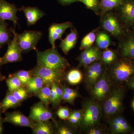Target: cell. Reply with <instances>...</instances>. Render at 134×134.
Here are the masks:
<instances>
[{
    "instance_id": "db71d44e",
    "label": "cell",
    "mask_w": 134,
    "mask_h": 134,
    "mask_svg": "<svg viewBox=\"0 0 134 134\" xmlns=\"http://www.w3.org/2000/svg\"><path fill=\"white\" fill-rule=\"evenodd\" d=\"M132 134H134V131H133V132H132Z\"/></svg>"
},
{
    "instance_id": "7402d4cb",
    "label": "cell",
    "mask_w": 134,
    "mask_h": 134,
    "mask_svg": "<svg viewBox=\"0 0 134 134\" xmlns=\"http://www.w3.org/2000/svg\"><path fill=\"white\" fill-rule=\"evenodd\" d=\"M8 25L5 20H0V49L11 40V31L8 28Z\"/></svg>"
},
{
    "instance_id": "681fc988",
    "label": "cell",
    "mask_w": 134,
    "mask_h": 134,
    "mask_svg": "<svg viewBox=\"0 0 134 134\" xmlns=\"http://www.w3.org/2000/svg\"><path fill=\"white\" fill-rule=\"evenodd\" d=\"M6 78V76H5L1 74V72H0V82L2 81H3L4 79Z\"/></svg>"
},
{
    "instance_id": "7dc6e473",
    "label": "cell",
    "mask_w": 134,
    "mask_h": 134,
    "mask_svg": "<svg viewBox=\"0 0 134 134\" xmlns=\"http://www.w3.org/2000/svg\"><path fill=\"white\" fill-rule=\"evenodd\" d=\"M68 121L70 123H71L72 125L76 126L79 124L80 121L74 117H72L71 115H70L68 119Z\"/></svg>"
},
{
    "instance_id": "8d00e7d4",
    "label": "cell",
    "mask_w": 134,
    "mask_h": 134,
    "mask_svg": "<svg viewBox=\"0 0 134 134\" xmlns=\"http://www.w3.org/2000/svg\"><path fill=\"white\" fill-rule=\"evenodd\" d=\"M109 125L111 132L113 134H122V131L119 125L109 120Z\"/></svg>"
},
{
    "instance_id": "ee69618b",
    "label": "cell",
    "mask_w": 134,
    "mask_h": 134,
    "mask_svg": "<svg viewBox=\"0 0 134 134\" xmlns=\"http://www.w3.org/2000/svg\"><path fill=\"white\" fill-rule=\"evenodd\" d=\"M70 115L74 117L80 121L82 117V110H74L70 113Z\"/></svg>"
},
{
    "instance_id": "d4e9b609",
    "label": "cell",
    "mask_w": 134,
    "mask_h": 134,
    "mask_svg": "<svg viewBox=\"0 0 134 134\" xmlns=\"http://www.w3.org/2000/svg\"><path fill=\"white\" fill-rule=\"evenodd\" d=\"M111 121L119 125L120 127L122 134L126 133L131 130L132 128L130 125L123 116L119 115H116L110 119Z\"/></svg>"
},
{
    "instance_id": "bcb514c9",
    "label": "cell",
    "mask_w": 134,
    "mask_h": 134,
    "mask_svg": "<svg viewBox=\"0 0 134 134\" xmlns=\"http://www.w3.org/2000/svg\"><path fill=\"white\" fill-rule=\"evenodd\" d=\"M58 2L61 5H67L72 4L73 3L80 2V0H58Z\"/></svg>"
},
{
    "instance_id": "d590c367",
    "label": "cell",
    "mask_w": 134,
    "mask_h": 134,
    "mask_svg": "<svg viewBox=\"0 0 134 134\" xmlns=\"http://www.w3.org/2000/svg\"><path fill=\"white\" fill-rule=\"evenodd\" d=\"M56 113L59 118L64 120H68L70 114L69 109L66 107H60Z\"/></svg>"
},
{
    "instance_id": "1f68e13d",
    "label": "cell",
    "mask_w": 134,
    "mask_h": 134,
    "mask_svg": "<svg viewBox=\"0 0 134 134\" xmlns=\"http://www.w3.org/2000/svg\"><path fill=\"white\" fill-rule=\"evenodd\" d=\"M101 56V53L99 48H98L96 52L92 54L90 56H89L88 58L83 60L82 62L79 63L78 67H81L82 66L86 67L97 61L100 60Z\"/></svg>"
},
{
    "instance_id": "e0dca14e",
    "label": "cell",
    "mask_w": 134,
    "mask_h": 134,
    "mask_svg": "<svg viewBox=\"0 0 134 134\" xmlns=\"http://www.w3.org/2000/svg\"><path fill=\"white\" fill-rule=\"evenodd\" d=\"M18 10L23 11L27 21V25H34L45 15V13L37 7L23 6Z\"/></svg>"
},
{
    "instance_id": "ba28073f",
    "label": "cell",
    "mask_w": 134,
    "mask_h": 134,
    "mask_svg": "<svg viewBox=\"0 0 134 134\" xmlns=\"http://www.w3.org/2000/svg\"><path fill=\"white\" fill-rule=\"evenodd\" d=\"M10 29L14 36L12 40L8 44L6 53L3 57L1 58L2 65L10 63L18 62L23 59L21 50L17 40L16 33L14 29L10 28Z\"/></svg>"
},
{
    "instance_id": "3957f363",
    "label": "cell",
    "mask_w": 134,
    "mask_h": 134,
    "mask_svg": "<svg viewBox=\"0 0 134 134\" xmlns=\"http://www.w3.org/2000/svg\"><path fill=\"white\" fill-rule=\"evenodd\" d=\"M82 117L79 122L82 129L88 130L91 127L98 125L101 119V108L96 100L89 99L82 105Z\"/></svg>"
},
{
    "instance_id": "ac0fdd59",
    "label": "cell",
    "mask_w": 134,
    "mask_h": 134,
    "mask_svg": "<svg viewBox=\"0 0 134 134\" xmlns=\"http://www.w3.org/2000/svg\"><path fill=\"white\" fill-rule=\"evenodd\" d=\"M77 32L75 29L71 30L69 34L64 39L62 40L59 47L66 55L75 47L77 40Z\"/></svg>"
},
{
    "instance_id": "44dd1931",
    "label": "cell",
    "mask_w": 134,
    "mask_h": 134,
    "mask_svg": "<svg viewBox=\"0 0 134 134\" xmlns=\"http://www.w3.org/2000/svg\"><path fill=\"white\" fill-rule=\"evenodd\" d=\"M32 133L34 134H52L54 130L49 120L38 121L32 129Z\"/></svg>"
},
{
    "instance_id": "8fae6325",
    "label": "cell",
    "mask_w": 134,
    "mask_h": 134,
    "mask_svg": "<svg viewBox=\"0 0 134 134\" xmlns=\"http://www.w3.org/2000/svg\"><path fill=\"white\" fill-rule=\"evenodd\" d=\"M117 8L123 23L128 27L134 26V0H123Z\"/></svg>"
},
{
    "instance_id": "7a4b0ae2",
    "label": "cell",
    "mask_w": 134,
    "mask_h": 134,
    "mask_svg": "<svg viewBox=\"0 0 134 134\" xmlns=\"http://www.w3.org/2000/svg\"><path fill=\"white\" fill-rule=\"evenodd\" d=\"M125 94V90L122 86H118L111 89L103 105V113L106 118L110 119L122 111Z\"/></svg>"
},
{
    "instance_id": "f907efd6",
    "label": "cell",
    "mask_w": 134,
    "mask_h": 134,
    "mask_svg": "<svg viewBox=\"0 0 134 134\" xmlns=\"http://www.w3.org/2000/svg\"><path fill=\"white\" fill-rule=\"evenodd\" d=\"M1 112H2V111L1 104V102H0V116H1Z\"/></svg>"
},
{
    "instance_id": "5bb4252c",
    "label": "cell",
    "mask_w": 134,
    "mask_h": 134,
    "mask_svg": "<svg viewBox=\"0 0 134 134\" xmlns=\"http://www.w3.org/2000/svg\"><path fill=\"white\" fill-rule=\"evenodd\" d=\"M73 26V24L69 22L51 25L48 29V38L52 47H55V41L57 40H62V35L66 30L69 28H72Z\"/></svg>"
},
{
    "instance_id": "c3c4849f",
    "label": "cell",
    "mask_w": 134,
    "mask_h": 134,
    "mask_svg": "<svg viewBox=\"0 0 134 134\" xmlns=\"http://www.w3.org/2000/svg\"><path fill=\"white\" fill-rule=\"evenodd\" d=\"M3 119L2 117H0V134L3 133Z\"/></svg>"
},
{
    "instance_id": "83f0119b",
    "label": "cell",
    "mask_w": 134,
    "mask_h": 134,
    "mask_svg": "<svg viewBox=\"0 0 134 134\" xmlns=\"http://www.w3.org/2000/svg\"><path fill=\"white\" fill-rule=\"evenodd\" d=\"M6 82L8 91L11 93L22 86L21 82L14 74H10L6 79Z\"/></svg>"
},
{
    "instance_id": "4fadbf2b",
    "label": "cell",
    "mask_w": 134,
    "mask_h": 134,
    "mask_svg": "<svg viewBox=\"0 0 134 134\" xmlns=\"http://www.w3.org/2000/svg\"><path fill=\"white\" fill-rule=\"evenodd\" d=\"M29 117L36 122L48 121L53 119L52 113L41 101L36 103L32 107Z\"/></svg>"
},
{
    "instance_id": "52a82bcc",
    "label": "cell",
    "mask_w": 134,
    "mask_h": 134,
    "mask_svg": "<svg viewBox=\"0 0 134 134\" xmlns=\"http://www.w3.org/2000/svg\"><path fill=\"white\" fill-rule=\"evenodd\" d=\"M64 72L57 71L37 65L31 70L32 76L41 77L45 85H52L55 83L59 85L63 79Z\"/></svg>"
},
{
    "instance_id": "9c48e42d",
    "label": "cell",
    "mask_w": 134,
    "mask_h": 134,
    "mask_svg": "<svg viewBox=\"0 0 134 134\" xmlns=\"http://www.w3.org/2000/svg\"><path fill=\"white\" fill-rule=\"evenodd\" d=\"M100 60L86 66L85 81L86 86L91 89L105 71L104 64Z\"/></svg>"
},
{
    "instance_id": "836d02e7",
    "label": "cell",
    "mask_w": 134,
    "mask_h": 134,
    "mask_svg": "<svg viewBox=\"0 0 134 134\" xmlns=\"http://www.w3.org/2000/svg\"><path fill=\"white\" fill-rule=\"evenodd\" d=\"M14 97L17 100L21 103L29 97V93L26 90V88L21 86L16 90L12 92Z\"/></svg>"
},
{
    "instance_id": "4316f807",
    "label": "cell",
    "mask_w": 134,
    "mask_h": 134,
    "mask_svg": "<svg viewBox=\"0 0 134 134\" xmlns=\"http://www.w3.org/2000/svg\"><path fill=\"white\" fill-rule=\"evenodd\" d=\"M96 43L99 48L106 49L110 44V39L109 36L104 32H100L96 36Z\"/></svg>"
},
{
    "instance_id": "b9f144b4",
    "label": "cell",
    "mask_w": 134,
    "mask_h": 134,
    "mask_svg": "<svg viewBox=\"0 0 134 134\" xmlns=\"http://www.w3.org/2000/svg\"><path fill=\"white\" fill-rule=\"evenodd\" d=\"M97 125L91 127L88 129V133L90 134H101L103 133L102 130L100 129L98 127H97Z\"/></svg>"
},
{
    "instance_id": "f35d334b",
    "label": "cell",
    "mask_w": 134,
    "mask_h": 134,
    "mask_svg": "<svg viewBox=\"0 0 134 134\" xmlns=\"http://www.w3.org/2000/svg\"><path fill=\"white\" fill-rule=\"evenodd\" d=\"M52 85L53 86L54 88V90L58 98V101L60 103L61 102L62 100H63V91L62 88H60L59 85L57 83H54Z\"/></svg>"
},
{
    "instance_id": "9a60e30c",
    "label": "cell",
    "mask_w": 134,
    "mask_h": 134,
    "mask_svg": "<svg viewBox=\"0 0 134 134\" xmlns=\"http://www.w3.org/2000/svg\"><path fill=\"white\" fill-rule=\"evenodd\" d=\"M18 10L15 4L2 0L0 3V20H9L15 26L18 20L16 15Z\"/></svg>"
},
{
    "instance_id": "d6a6232c",
    "label": "cell",
    "mask_w": 134,
    "mask_h": 134,
    "mask_svg": "<svg viewBox=\"0 0 134 134\" xmlns=\"http://www.w3.org/2000/svg\"><path fill=\"white\" fill-rule=\"evenodd\" d=\"M80 2L96 14L99 13L100 10V0H80Z\"/></svg>"
},
{
    "instance_id": "2e32d148",
    "label": "cell",
    "mask_w": 134,
    "mask_h": 134,
    "mask_svg": "<svg viewBox=\"0 0 134 134\" xmlns=\"http://www.w3.org/2000/svg\"><path fill=\"white\" fill-rule=\"evenodd\" d=\"M120 45V52L123 58L134 60V33L127 32Z\"/></svg>"
},
{
    "instance_id": "30bf717a",
    "label": "cell",
    "mask_w": 134,
    "mask_h": 134,
    "mask_svg": "<svg viewBox=\"0 0 134 134\" xmlns=\"http://www.w3.org/2000/svg\"><path fill=\"white\" fill-rule=\"evenodd\" d=\"M103 28L105 30L116 37L124 36L125 32L119 20L111 13L106 14L102 21Z\"/></svg>"
},
{
    "instance_id": "7bdbcfd3",
    "label": "cell",
    "mask_w": 134,
    "mask_h": 134,
    "mask_svg": "<svg viewBox=\"0 0 134 134\" xmlns=\"http://www.w3.org/2000/svg\"><path fill=\"white\" fill-rule=\"evenodd\" d=\"M58 134H73L74 132L69 128L66 127H61L58 129Z\"/></svg>"
},
{
    "instance_id": "11a10c76",
    "label": "cell",
    "mask_w": 134,
    "mask_h": 134,
    "mask_svg": "<svg viewBox=\"0 0 134 134\" xmlns=\"http://www.w3.org/2000/svg\"><path fill=\"white\" fill-rule=\"evenodd\" d=\"M2 1V0H0V3H1V1Z\"/></svg>"
},
{
    "instance_id": "5b68a950",
    "label": "cell",
    "mask_w": 134,
    "mask_h": 134,
    "mask_svg": "<svg viewBox=\"0 0 134 134\" xmlns=\"http://www.w3.org/2000/svg\"><path fill=\"white\" fill-rule=\"evenodd\" d=\"M111 81L105 70L101 77L91 90V94L94 100L101 102L105 100L111 90Z\"/></svg>"
},
{
    "instance_id": "816d5d0a",
    "label": "cell",
    "mask_w": 134,
    "mask_h": 134,
    "mask_svg": "<svg viewBox=\"0 0 134 134\" xmlns=\"http://www.w3.org/2000/svg\"><path fill=\"white\" fill-rule=\"evenodd\" d=\"M132 108H133L134 110V99L133 100V102H132Z\"/></svg>"
},
{
    "instance_id": "f5cc1de1",
    "label": "cell",
    "mask_w": 134,
    "mask_h": 134,
    "mask_svg": "<svg viewBox=\"0 0 134 134\" xmlns=\"http://www.w3.org/2000/svg\"><path fill=\"white\" fill-rule=\"evenodd\" d=\"M2 66V64L1 61V58L0 57V68Z\"/></svg>"
},
{
    "instance_id": "484cf974",
    "label": "cell",
    "mask_w": 134,
    "mask_h": 134,
    "mask_svg": "<svg viewBox=\"0 0 134 134\" xmlns=\"http://www.w3.org/2000/svg\"><path fill=\"white\" fill-rule=\"evenodd\" d=\"M81 72L77 69H73L67 74L66 80L70 84L76 85L80 83L82 79Z\"/></svg>"
},
{
    "instance_id": "8992f818",
    "label": "cell",
    "mask_w": 134,
    "mask_h": 134,
    "mask_svg": "<svg viewBox=\"0 0 134 134\" xmlns=\"http://www.w3.org/2000/svg\"><path fill=\"white\" fill-rule=\"evenodd\" d=\"M42 36L41 32L35 31H25L21 34L16 33L17 40L22 52L37 50V44Z\"/></svg>"
},
{
    "instance_id": "603a6c76",
    "label": "cell",
    "mask_w": 134,
    "mask_h": 134,
    "mask_svg": "<svg viewBox=\"0 0 134 134\" xmlns=\"http://www.w3.org/2000/svg\"><path fill=\"white\" fill-rule=\"evenodd\" d=\"M52 85H44L41 90L35 94V96L38 98L47 108H48L49 104H51Z\"/></svg>"
},
{
    "instance_id": "60d3db41",
    "label": "cell",
    "mask_w": 134,
    "mask_h": 134,
    "mask_svg": "<svg viewBox=\"0 0 134 134\" xmlns=\"http://www.w3.org/2000/svg\"><path fill=\"white\" fill-rule=\"evenodd\" d=\"M75 99L70 96L69 94L63 91V100L64 102L69 103L70 104H74L75 100Z\"/></svg>"
},
{
    "instance_id": "7c38bea8",
    "label": "cell",
    "mask_w": 134,
    "mask_h": 134,
    "mask_svg": "<svg viewBox=\"0 0 134 134\" xmlns=\"http://www.w3.org/2000/svg\"><path fill=\"white\" fill-rule=\"evenodd\" d=\"M3 121L4 122H9L16 126L28 127L31 129L36 123V122L29 117H26L19 111L6 113Z\"/></svg>"
},
{
    "instance_id": "cb8c5ba5",
    "label": "cell",
    "mask_w": 134,
    "mask_h": 134,
    "mask_svg": "<svg viewBox=\"0 0 134 134\" xmlns=\"http://www.w3.org/2000/svg\"><path fill=\"white\" fill-rule=\"evenodd\" d=\"M123 0H100V14L103 15L109 10L117 8Z\"/></svg>"
},
{
    "instance_id": "e575fe53",
    "label": "cell",
    "mask_w": 134,
    "mask_h": 134,
    "mask_svg": "<svg viewBox=\"0 0 134 134\" xmlns=\"http://www.w3.org/2000/svg\"><path fill=\"white\" fill-rule=\"evenodd\" d=\"M98 49V48L97 47L92 46L90 48L85 49L79 55L77 58V60L79 61V63L82 62L83 60L88 58L89 56H90Z\"/></svg>"
},
{
    "instance_id": "9f6ffc18",
    "label": "cell",
    "mask_w": 134,
    "mask_h": 134,
    "mask_svg": "<svg viewBox=\"0 0 134 134\" xmlns=\"http://www.w3.org/2000/svg\"><path fill=\"white\" fill-rule=\"evenodd\" d=\"M0 117H2V116H0Z\"/></svg>"
},
{
    "instance_id": "74e56055",
    "label": "cell",
    "mask_w": 134,
    "mask_h": 134,
    "mask_svg": "<svg viewBox=\"0 0 134 134\" xmlns=\"http://www.w3.org/2000/svg\"><path fill=\"white\" fill-rule=\"evenodd\" d=\"M63 91L65 92L66 93L69 94L70 96H72L74 98L76 99L77 98L81 97V95L78 93V92L74 89H71L69 87L66 86H63L62 88Z\"/></svg>"
},
{
    "instance_id": "f546056e",
    "label": "cell",
    "mask_w": 134,
    "mask_h": 134,
    "mask_svg": "<svg viewBox=\"0 0 134 134\" xmlns=\"http://www.w3.org/2000/svg\"><path fill=\"white\" fill-rule=\"evenodd\" d=\"M101 58L104 64L109 65L115 62L117 55L113 50L107 48L101 54Z\"/></svg>"
},
{
    "instance_id": "ab89813d",
    "label": "cell",
    "mask_w": 134,
    "mask_h": 134,
    "mask_svg": "<svg viewBox=\"0 0 134 134\" xmlns=\"http://www.w3.org/2000/svg\"><path fill=\"white\" fill-rule=\"evenodd\" d=\"M51 104L54 107L58 106L60 104L55 93L54 88L52 85L51 86Z\"/></svg>"
},
{
    "instance_id": "4dcf8cb0",
    "label": "cell",
    "mask_w": 134,
    "mask_h": 134,
    "mask_svg": "<svg viewBox=\"0 0 134 134\" xmlns=\"http://www.w3.org/2000/svg\"><path fill=\"white\" fill-rule=\"evenodd\" d=\"M13 74L19 79L21 83L22 86L25 88L31 77L32 76L31 70H19Z\"/></svg>"
},
{
    "instance_id": "f1b7e54d",
    "label": "cell",
    "mask_w": 134,
    "mask_h": 134,
    "mask_svg": "<svg viewBox=\"0 0 134 134\" xmlns=\"http://www.w3.org/2000/svg\"><path fill=\"white\" fill-rule=\"evenodd\" d=\"M96 36L94 31L90 32L82 39L80 45V50H85L91 47L96 41Z\"/></svg>"
},
{
    "instance_id": "d6986e66",
    "label": "cell",
    "mask_w": 134,
    "mask_h": 134,
    "mask_svg": "<svg viewBox=\"0 0 134 134\" xmlns=\"http://www.w3.org/2000/svg\"><path fill=\"white\" fill-rule=\"evenodd\" d=\"M44 85V83L41 77L32 76L25 88L29 95H35L41 90Z\"/></svg>"
},
{
    "instance_id": "f6af8a7d",
    "label": "cell",
    "mask_w": 134,
    "mask_h": 134,
    "mask_svg": "<svg viewBox=\"0 0 134 134\" xmlns=\"http://www.w3.org/2000/svg\"><path fill=\"white\" fill-rule=\"evenodd\" d=\"M126 82L129 88L134 91V75L130 77L127 80Z\"/></svg>"
},
{
    "instance_id": "ffe728a7",
    "label": "cell",
    "mask_w": 134,
    "mask_h": 134,
    "mask_svg": "<svg viewBox=\"0 0 134 134\" xmlns=\"http://www.w3.org/2000/svg\"><path fill=\"white\" fill-rule=\"evenodd\" d=\"M1 104L2 111L5 113L7 110L10 108H15L20 106L21 102L17 100L13 94L10 92L8 91L5 98L1 102Z\"/></svg>"
},
{
    "instance_id": "277c9868",
    "label": "cell",
    "mask_w": 134,
    "mask_h": 134,
    "mask_svg": "<svg viewBox=\"0 0 134 134\" xmlns=\"http://www.w3.org/2000/svg\"><path fill=\"white\" fill-rule=\"evenodd\" d=\"M112 78L116 82L121 83L126 81L134 75V60L123 58L114 62L111 70Z\"/></svg>"
},
{
    "instance_id": "6da1fadb",
    "label": "cell",
    "mask_w": 134,
    "mask_h": 134,
    "mask_svg": "<svg viewBox=\"0 0 134 134\" xmlns=\"http://www.w3.org/2000/svg\"><path fill=\"white\" fill-rule=\"evenodd\" d=\"M36 51L38 66L62 72L70 66L68 61L60 54L56 47L44 51Z\"/></svg>"
}]
</instances>
